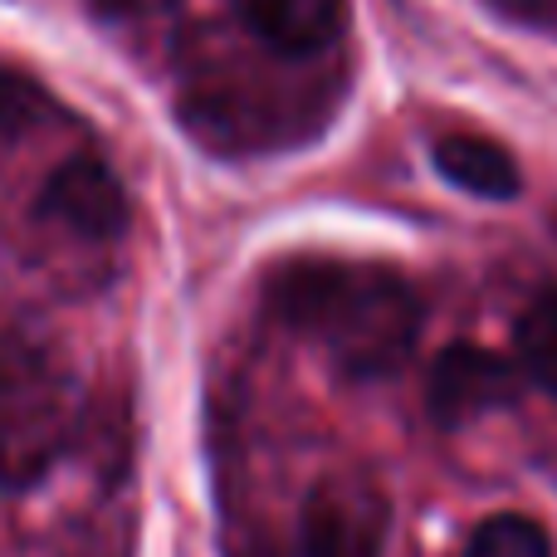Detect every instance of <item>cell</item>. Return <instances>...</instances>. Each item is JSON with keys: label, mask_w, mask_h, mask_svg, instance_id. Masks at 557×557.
<instances>
[{"label": "cell", "mask_w": 557, "mask_h": 557, "mask_svg": "<svg viewBox=\"0 0 557 557\" xmlns=\"http://www.w3.org/2000/svg\"><path fill=\"white\" fill-rule=\"evenodd\" d=\"M45 113V94L29 84L25 74H10L0 69V137H15L25 133L35 117Z\"/></svg>", "instance_id": "obj_10"}, {"label": "cell", "mask_w": 557, "mask_h": 557, "mask_svg": "<svg viewBox=\"0 0 557 557\" xmlns=\"http://www.w3.org/2000/svg\"><path fill=\"white\" fill-rule=\"evenodd\" d=\"M465 557H553V539L529 513H490L470 533Z\"/></svg>", "instance_id": "obj_9"}, {"label": "cell", "mask_w": 557, "mask_h": 557, "mask_svg": "<svg viewBox=\"0 0 557 557\" xmlns=\"http://www.w3.org/2000/svg\"><path fill=\"white\" fill-rule=\"evenodd\" d=\"M84 386L74 357L49 327H0V490H35L78 431Z\"/></svg>", "instance_id": "obj_2"}, {"label": "cell", "mask_w": 557, "mask_h": 557, "mask_svg": "<svg viewBox=\"0 0 557 557\" xmlns=\"http://www.w3.org/2000/svg\"><path fill=\"white\" fill-rule=\"evenodd\" d=\"M240 15L278 54L308 59L347 25V0H240Z\"/></svg>", "instance_id": "obj_6"}, {"label": "cell", "mask_w": 557, "mask_h": 557, "mask_svg": "<svg viewBox=\"0 0 557 557\" xmlns=\"http://www.w3.org/2000/svg\"><path fill=\"white\" fill-rule=\"evenodd\" d=\"M548 225H553V240H557V211H553V221H548Z\"/></svg>", "instance_id": "obj_11"}, {"label": "cell", "mask_w": 557, "mask_h": 557, "mask_svg": "<svg viewBox=\"0 0 557 557\" xmlns=\"http://www.w3.org/2000/svg\"><path fill=\"white\" fill-rule=\"evenodd\" d=\"M39 221L74 240H113L127 225V196L98 157H69L39 191Z\"/></svg>", "instance_id": "obj_5"}, {"label": "cell", "mask_w": 557, "mask_h": 557, "mask_svg": "<svg viewBox=\"0 0 557 557\" xmlns=\"http://www.w3.org/2000/svg\"><path fill=\"white\" fill-rule=\"evenodd\" d=\"M431 162L450 186H460V191H470V196H484V201H513L523 186L519 162H513L499 143H490V137H480V133H445L441 143H435Z\"/></svg>", "instance_id": "obj_7"}, {"label": "cell", "mask_w": 557, "mask_h": 557, "mask_svg": "<svg viewBox=\"0 0 557 557\" xmlns=\"http://www.w3.org/2000/svg\"><path fill=\"white\" fill-rule=\"evenodd\" d=\"M523 396V372L519 362H509L494 347H474V343H450L431 367L425 382V406L441 425H470L484 421L494 411H509Z\"/></svg>", "instance_id": "obj_4"}, {"label": "cell", "mask_w": 557, "mask_h": 557, "mask_svg": "<svg viewBox=\"0 0 557 557\" xmlns=\"http://www.w3.org/2000/svg\"><path fill=\"white\" fill-rule=\"evenodd\" d=\"M519 367L543 386V392L557 396V288H543L519 318Z\"/></svg>", "instance_id": "obj_8"}, {"label": "cell", "mask_w": 557, "mask_h": 557, "mask_svg": "<svg viewBox=\"0 0 557 557\" xmlns=\"http://www.w3.org/2000/svg\"><path fill=\"white\" fill-rule=\"evenodd\" d=\"M270 313L318 343L352 382L392 376L421 337V294L382 264L288 260L264 284Z\"/></svg>", "instance_id": "obj_1"}, {"label": "cell", "mask_w": 557, "mask_h": 557, "mask_svg": "<svg viewBox=\"0 0 557 557\" xmlns=\"http://www.w3.org/2000/svg\"><path fill=\"white\" fill-rule=\"evenodd\" d=\"M392 504L372 474H327L313 484L298 519V557H382Z\"/></svg>", "instance_id": "obj_3"}]
</instances>
